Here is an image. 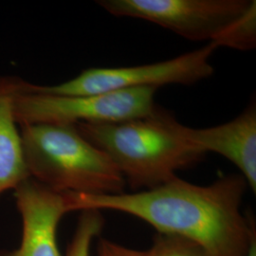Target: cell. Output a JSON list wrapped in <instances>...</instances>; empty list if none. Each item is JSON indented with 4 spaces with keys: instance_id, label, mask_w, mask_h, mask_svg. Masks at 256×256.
<instances>
[{
    "instance_id": "obj_1",
    "label": "cell",
    "mask_w": 256,
    "mask_h": 256,
    "mask_svg": "<svg viewBox=\"0 0 256 256\" xmlns=\"http://www.w3.org/2000/svg\"><path fill=\"white\" fill-rule=\"evenodd\" d=\"M248 183L242 174L206 186L180 178L153 189L117 194L68 192L74 210H117L144 220L158 234L188 238L212 256H245L256 234L241 210Z\"/></svg>"
},
{
    "instance_id": "obj_2",
    "label": "cell",
    "mask_w": 256,
    "mask_h": 256,
    "mask_svg": "<svg viewBox=\"0 0 256 256\" xmlns=\"http://www.w3.org/2000/svg\"><path fill=\"white\" fill-rule=\"evenodd\" d=\"M78 132L116 165L133 190H149L176 178V171L204 155L184 137V126L167 111L118 122H80Z\"/></svg>"
},
{
    "instance_id": "obj_3",
    "label": "cell",
    "mask_w": 256,
    "mask_h": 256,
    "mask_svg": "<svg viewBox=\"0 0 256 256\" xmlns=\"http://www.w3.org/2000/svg\"><path fill=\"white\" fill-rule=\"evenodd\" d=\"M30 176L50 189L86 194L124 192L126 180L116 165L74 126H20Z\"/></svg>"
},
{
    "instance_id": "obj_4",
    "label": "cell",
    "mask_w": 256,
    "mask_h": 256,
    "mask_svg": "<svg viewBox=\"0 0 256 256\" xmlns=\"http://www.w3.org/2000/svg\"><path fill=\"white\" fill-rule=\"evenodd\" d=\"M115 16L142 19L216 48L250 50L256 45V0H101Z\"/></svg>"
},
{
    "instance_id": "obj_5",
    "label": "cell",
    "mask_w": 256,
    "mask_h": 256,
    "mask_svg": "<svg viewBox=\"0 0 256 256\" xmlns=\"http://www.w3.org/2000/svg\"><path fill=\"white\" fill-rule=\"evenodd\" d=\"M156 88H140L86 96H62L32 92L20 79L14 96L18 126L80 122H118L152 114Z\"/></svg>"
},
{
    "instance_id": "obj_6",
    "label": "cell",
    "mask_w": 256,
    "mask_h": 256,
    "mask_svg": "<svg viewBox=\"0 0 256 256\" xmlns=\"http://www.w3.org/2000/svg\"><path fill=\"white\" fill-rule=\"evenodd\" d=\"M216 48L210 43L196 50L154 64L122 68H92L56 86L26 82L32 92L62 96H86L110 92L158 88L164 84H192L214 74L210 58Z\"/></svg>"
},
{
    "instance_id": "obj_7",
    "label": "cell",
    "mask_w": 256,
    "mask_h": 256,
    "mask_svg": "<svg viewBox=\"0 0 256 256\" xmlns=\"http://www.w3.org/2000/svg\"><path fill=\"white\" fill-rule=\"evenodd\" d=\"M22 220V240L18 250L1 256H61L57 227L72 212L68 192L50 189L30 178L14 189Z\"/></svg>"
},
{
    "instance_id": "obj_8",
    "label": "cell",
    "mask_w": 256,
    "mask_h": 256,
    "mask_svg": "<svg viewBox=\"0 0 256 256\" xmlns=\"http://www.w3.org/2000/svg\"><path fill=\"white\" fill-rule=\"evenodd\" d=\"M183 134L200 153L223 156L241 171L248 186L256 192V106L252 102L236 119L214 128L185 126Z\"/></svg>"
},
{
    "instance_id": "obj_9",
    "label": "cell",
    "mask_w": 256,
    "mask_h": 256,
    "mask_svg": "<svg viewBox=\"0 0 256 256\" xmlns=\"http://www.w3.org/2000/svg\"><path fill=\"white\" fill-rule=\"evenodd\" d=\"M19 81L16 77H0V194L14 190L30 178L14 114V96Z\"/></svg>"
},
{
    "instance_id": "obj_10",
    "label": "cell",
    "mask_w": 256,
    "mask_h": 256,
    "mask_svg": "<svg viewBox=\"0 0 256 256\" xmlns=\"http://www.w3.org/2000/svg\"><path fill=\"white\" fill-rule=\"evenodd\" d=\"M102 227L104 218L101 210H82L66 256H90L92 240L99 236Z\"/></svg>"
},
{
    "instance_id": "obj_11",
    "label": "cell",
    "mask_w": 256,
    "mask_h": 256,
    "mask_svg": "<svg viewBox=\"0 0 256 256\" xmlns=\"http://www.w3.org/2000/svg\"><path fill=\"white\" fill-rule=\"evenodd\" d=\"M146 256H212L200 245L188 238L165 234H156Z\"/></svg>"
},
{
    "instance_id": "obj_12",
    "label": "cell",
    "mask_w": 256,
    "mask_h": 256,
    "mask_svg": "<svg viewBox=\"0 0 256 256\" xmlns=\"http://www.w3.org/2000/svg\"><path fill=\"white\" fill-rule=\"evenodd\" d=\"M98 256H146V252L129 248L108 239L101 238L98 244Z\"/></svg>"
},
{
    "instance_id": "obj_13",
    "label": "cell",
    "mask_w": 256,
    "mask_h": 256,
    "mask_svg": "<svg viewBox=\"0 0 256 256\" xmlns=\"http://www.w3.org/2000/svg\"><path fill=\"white\" fill-rule=\"evenodd\" d=\"M245 256H256V234L250 241V245Z\"/></svg>"
}]
</instances>
